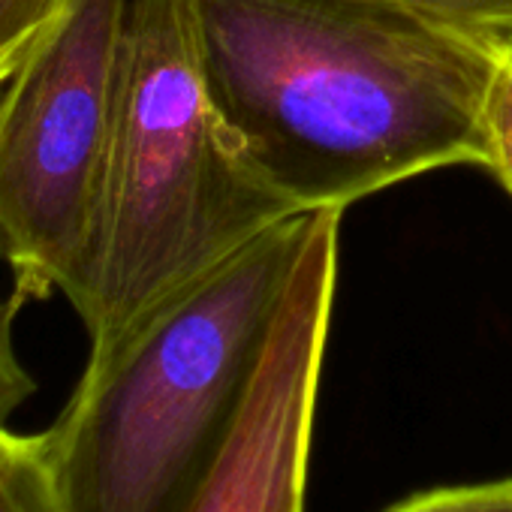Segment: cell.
Segmentation results:
<instances>
[{"label":"cell","instance_id":"cell-1","mask_svg":"<svg viewBox=\"0 0 512 512\" xmlns=\"http://www.w3.org/2000/svg\"><path fill=\"white\" fill-rule=\"evenodd\" d=\"M208 97L293 211L485 166V49L395 0H184Z\"/></svg>","mask_w":512,"mask_h":512},{"label":"cell","instance_id":"cell-2","mask_svg":"<svg viewBox=\"0 0 512 512\" xmlns=\"http://www.w3.org/2000/svg\"><path fill=\"white\" fill-rule=\"evenodd\" d=\"M308 214L253 238L85 365L46 431L67 512H187L235 428Z\"/></svg>","mask_w":512,"mask_h":512},{"label":"cell","instance_id":"cell-3","mask_svg":"<svg viewBox=\"0 0 512 512\" xmlns=\"http://www.w3.org/2000/svg\"><path fill=\"white\" fill-rule=\"evenodd\" d=\"M293 211L238 154L190 37L184 0H133L103 166L88 362Z\"/></svg>","mask_w":512,"mask_h":512},{"label":"cell","instance_id":"cell-4","mask_svg":"<svg viewBox=\"0 0 512 512\" xmlns=\"http://www.w3.org/2000/svg\"><path fill=\"white\" fill-rule=\"evenodd\" d=\"M133 0H70L0 94V263L28 305L91 299L103 166Z\"/></svg>","mask_w":512,"mask_h":512},{"label":"cell","instance_id":"cell-5","mask_svg":"<svg viewBox=\"0 0 512 512\" xmlns=\"http://www.w3.org/2000/svg\"><path fill=\"white\" fill-rule=\"evenodd\" d=\"M341 214H308L235 428L187 512H305L314 416L332 329Z\"/></svg>","mask_w":512,"mask_h":512},{"label":"cell","instance_id":"cell-6","mask_svg":"<svg viewBox=\"0 0 512 512\" xmlns=\"http://www.w3.org/2000/svg\"><path fill=\"white\" fill-rule=\"evenodd\" d=\"M0 512H67L46 431L19 434L0 425Z\"/></svg>","mask_w":512,"mask_h":512},{"label":"cell","instance_id":"cell-7","mask_svg":"<svg viewBox=\"0 0 512 512\" xmlns=\"http://www.w3.org/2000/svg\"><path fill=\"white\" fill-rule=\"evenodd\" d=\"M395 4L485 49H512V0H395Z\"/></svg>","mask_w":512,"mask_h":512},{"label":"cell","instance_id":"cell-8","mask_svg":"<svg viewBox=\"0 0 512 512\" xmlns=\"http://www.w3.org/2000/svg\"><path fill=\"white\" fill-rule=\"evenodd\" d=\"M70 0H0V88L58 28Z\"/></svg>","mask_w":512,"mask_h":512},{"label":"cell","instance_id":"cell-9","mask_svg":"<svg viewBox=\"0 0 512 512\" xmlns=\"http://www.w3.org/2000/svg\"><path fill=\"white\" fill-rule=\"evenodd\" d=\"M485 169L512 196V49H494V67L482 100Z\"/></svg>","mask_w":512,"mask_h":512},{"label":"cell","instance_id":"cell-10","mask_svg":"<svg viewBox=\"0 0 512 512\" xmlns=\"http://www.w3.org/2000/svg\"><path fill=\"white\" fill-rule=\"evenodd\" d=\"M386 512H512V479L419 491Z\"/></svg>","mask_w":512,"mask_h":512},{"label":"cell","instance_id":"cell-11","mask_svg":"<svg viewBox=\"0 0 512 512\" xmlns=\"http://www.w3.org/2000/svg\"><path fill=\"white\" fill-rule=\"evenodd\" d=\"M22 308L25 302L16 293L0 296V425H7V419L37 392V380L22 365L13 335L16 314Z\"/></svg>","mask_w":512,"mask_h":512}]
</instances>
